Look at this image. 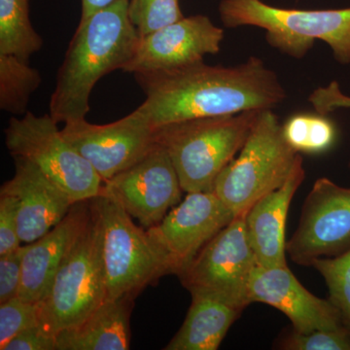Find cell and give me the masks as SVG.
<instances>
[{"label": "cell", "instance_id": "obj_1", "mask_svg": "<svg viewBox=\"0 0 350 350\" xmlns=\"http://www.w3.org/2000/svg\"><path fill=\"white\" fill-rule=\"evenodd\" d=\"M146 96L140 107L154 129L204 117L275 109L287 98L275 71L250 57L234 66L204 61L165 70L135 73Z\"/></svg>", "mask_w": 350, "mask_h": 350}, {"label": "cell", "instance_id": "obj_2", "mask_svg": "<svg viewBox=\"0 0 350 350\" xmlns=\"http://www.w3.org/2000/svg\"><path fill=\"white\" fill-rule=\"evenodd\" d=\"M129 2L116 0L80 20L51 96L50 115L57 123L86 118L94 85L112 71H123L133 59L140 36Z\"/></svg>", "mask_w": 350, "mask_h": 350}, {"label": "cell", "instance_id": "obj_3", "mask_svg": "<svg viewBox=\"0 0 350 350\" xmlns=\"http://www.w3.org/2000/svg\"><path fill=\"white\" fill-rule=\"evenodd\" d=\"M262 110L204 117L155 129L184 192H213L218 175L243 148Z\"/></svg>", "mask_w": 350, "mask_h": 350}, {"label": "cell", "instance_id": "obj_4", "mask_svg": "<svg viewBox=\"0 0 350 350\" xmlns=\"http://www.w3.org/2000/svg\"><path fill=\"white\" fill-rule=\"evenodd\" d=\"M219 14L225 27L265 29L269 45L293 59L305 57L320 40L330 47L338 64H350V7L303 10L271 6L262 0H222Z\"/></svg>", "mask_w": 350, "mask_h": 350}, {"label": "cell", "instance_id": "obj_5", "mask_svg": "<svg viewBox=\"0 0 350 350\" xmlns=\"http://www.w3.org/2000/svg\"><path fill=\"white\" fill-rule=\"evenodd\" d=\"M298 155L273 109L262 110L238 158L218 175L213 192L236 217L245 216L257 200L286 181Z\"/></svg>", "mask_w": 350, "mask_h": 350}, {"label": "cell", "instance_id": "obj_6", "mask_svg": "<svg viewBox=\"0 0 350 350\" xmlns=\"http://www.w3.org/2000/svg\"><path fill=\"white\" fill-rule=\"evenodd\" d=\"M84 229L57 269L49 292L39 301L41 319L55 334L76 325L107 301L103 232L92 206Z\"/></svg>", "mask_w": 350, "mask_h": 350}, {"label": "cell", "instance_id": "obj_7", "mask_svg": "<svg viewBox=\"0 0 350 350\" xmlns=\"http://www.w3.org/2000/svg\"><path fill=\"white\" fill-rule=\"evenodd\" d=\"M103 232V256L107 280V300L135 299L145 287L172 275L148 234L110 196L90 200Z\"/></svg>", "mask_w": 350, "mask_h": 350}, {"label": "cell", "instance_id": "obj_8", "mask_svg": "<svg viewBox=\"0 0 350 350\" xmlns=\"http://www.w3.org/2000/svg\"><path fill=\"white\" fill-rule=\"evenodd\" d=\"M50 114L27 111L11 117L4 130L5 144L13 158L33 163L75 202L100 195L103 180L86 159L64 138Z\"/></svg>", "mask_w": 350, "mask_h": 350}, {"label": "cell", "instance_id": "obj_9", "mask_svg": "<svg viewBox=\"0 0 350 350\" xmlns=\"http://www.w3.org/2000/svg\"><path fill=\"white\" fill-rule=\"evenodd\" d=\"M245 216H238L198 253L178 278L191 295L211 297L245 310L257 260L246 231Z\"/></svg>", "mask_w": 350, "mask_h": 350}, {"label": "cell", "instance_id": "obj_10", "mask_svg": "<svg viewBox=\"0 0 350 350\" xmlns=\"http://www.w3.org/2000/svg\"><path fill=\"white\" fill-rule=\"evenodd\" d=\"M349 248L350 188L321 177L306 196L286 253L297 265L312 267L317 260L338 256Z\"/></svg>", "mask_w": 350, "mask_h": 350}, {"label": "cell", "instance_id": "obj_11", "mask_svg": "<svg viewBox=\"0 0 350 350\" xmlns=\"http://www.w3.org/2000/svg\"><path fill=\"white\" fill-rule=\"evenodd\" d=\"M187 194L159 224L146 230L170 273L177 276L236 218L213 191Z\"/></svg>", "mask_w": 350, "mask_h": 350}, {"label": "cell", "instance_id": "obj_12", "mask_svg": "<svg viewBox=\"0 0 350 350\" xmlns=\"http://www.w3.org/2000/svg\"><path fill=\"white\" fill-rule=\"evenodd\" d=\"M62 133L103 182L138 162L157 144L155 129L142 107L105 125L72 120L64 123Z\"/></svg>", "mask_w": 350, "mask_h": 350}, {"label": "cell", "instance_id": "obj_13", "mask_svg": "<svg viewBox=\"0 0 350 350\" xmlns=\"http://www.w3.org/2000/svg\"><path fill=\"white\" fill-rule=\"evenodd\" d=\"M183 189L167 151L156 146L130 167L103 182L100 194L114 198L149 229L181 202Z\"/></svg>", "mask_w": 350, "mask_h": 350}, {"label": "cell", "instance_id": "obj_14", "mask_svg": "<svg viewBox=\"0 0 350 350\" xmlns=\"http://www.w3.org/2000/svg\"><path fill=\"white\" fill-rule=\"evenodd\" d=\"M224 29L207 16L195 15L140 36L137 50L124 72L137 73L180 68L215 55L224 40Z\"/></svg>", "mask_w": 350, "mask_h": 350}, {"label": "cell", "instance_id": "obj_15", "mask_svg": "<svg viewBox=\"0 0 350 350\" xmlns=\"http://www.w3.org/2000/svg\"><path fill=\"white\" fill-rule=\"evenodd\" d=\"M250 300L280 310L291 321L293 330L300 333L347 328L333 303L310 293L288 266L266 268L257 265L251 275Z\"/></svg>", "mask_w": 350, "mask_h": 350}, {"label": "cell", "instance_id": "obj_16", "mask_svg": "<svg viewBox=\"0 0 350 350\" xmlns=\"http://www.w3.org/2000/svg\"><path fill=\"white\" fill-rule=\"evenodd\" d=\"M14 161L15 174L0 193L17 200L21 241L31 243L59 224L75 202L33 163L23 158Z\"/></svg>", "mask_w": 350, "mask_h": 350}, {"label": "cell", "instance_id": "obj_17", "mask_svg": "<svg viewBox=\"0 0 350 350\" xmlns=\"http://www.w3.org/2000/svg\"><path fill=\"white\" fill-rule=\"evenodd\" d=\"M90 214V200L76 202L59 224L42 238L25 245L21 299L39 303L45 298L57 269L84 229Z\"/></svg>", "mask_w": 350, "mask_h": 350}, {"label": "cell", "instance_id": "obj_18", "mask_svg": "<svg viewBox=\"0 0 350 350\" xmlns=\"http://www.w3.org/2000/svg\"><path fill=\"white\" fill-rule=\"evenodd\" d=\"M306 177L301 154L286 181L257 200L246 213V231L258 266H287L285 228L290 204Z\"/></svg>", "mask_w": 350, "mask_h": 350}, {"label": "cell", "instance_id": "obj_19", "mask_svg": "<svg viewBox=\"0 0 350 350\" xmlns=\"http://www.w3.org/2000/svg\"><path fill=\"white\" fill-rule=\"evenodd\" d=\"M133 298L107 300L86 319L57 334V350L130 349Z\"/></svg>", "mask_w": 350, "mask_h": 350}, {"label": "cell", "instance_id": "obj_20", "mask_svg": "<svg viewBox=\"0 0 350 350\" xmlns=\"http://www.w3.org/2000/svg\"><path fill=\"white\" fill-rule=\"evenodd\" d=\"M192 303L181 328L165 350H216L243 312L211 297L191 295Z\"/></svg>", "mask_w": 350, "mask_h": 350}, {"label": "cell", "instance_id": "obj_21", "mask_svg": "<svg viewBox=\"0 0 350 350\" xmlns=\"http://www.w3.org/2000/svg\"><path fill=\"white\" fill-rule=\"evenodd\" d=\"M43 44L31 25L29 0H0V54L29 62Z\"/></svg>", "mask_w": 350, "mask_h": 350}, {"label": "cell", "instance_id": "obj_22", "mask_svg": "<svg viewBox=\"0 0 350 350\" xmlns=\"http://www.w3.org/2000/svg\"><path fill=\"white\" fill-rule=\"evenodd\" d=\"M42 82L40 72L29 62L0 54V108L14 115L27 112L31 94Z\"/></svg>", "mask_w": 350, "mask_h": 350}, {"label": "cell", "instance_id": "obj_23", "mask_svg": "<svg viewBox=\"0 0 350 350\" xmlns=\"http://www.w3.org/2000/svg\"><path fill=\"white\" fill-rule=\"evenodd\" d=\"M283 137L297 153L322 154L337 142L338 129L328 115L297 113L282 125Z\"/></svg>", "mask_w": 350, "mask_h": 350}, {"label": "cell", "instance_id": "obj_24", "mask_svg": "<svg viewBox=\"0 0 350 350\" xmlns=\"http://www.w3.org/2000/svg\"><path fill=\"white\" fill-rule=\"evenodd\" d=\"M312 267L325 280L329 300L340 310L350 332V248L338 256L317 260Z\"/></svg>", "mask_w": 350, "mask_h": 350}, {"label": "cell", "instance_id": "obj_25", "mask_svg": "<svg viewBox=\"0 0 350 350\" xmlns=\"http://www.w3.org/2000/svg\"><path fill=\"white\" fill-rule=\"evenodd\" d=\"M129 16L139 36L184 18L179 0H130Z\"/></svg>", "mask_w": 350, "mask_h": 350}, {"label": "cell", "instance_id": "obj_26", "mask_svg": "<svg viewBox=\"0 0 350 350\" xmlns=\"http://www.w3.org/2000/svg\"><path fill=\"white\" fill-rule=\"evenodd\" d=\"M42 322L39 303L23 300L20 297L0 304V349L21 332Z\"/></svg>", "mask_w": 350, "mask_h": 350}, {"label": "cell", "instance_id": "obj_27", "mask_svg": "<svg viewBox=\"0 0 350 350\" xmlns=\"http://www.w3.org/2000/svg\"><path fill=\"white\" fill-rule=\"evenodd\" d=\"M278 349L285 350H350V332L347 328L300 333L292 329L280 340Z\"/></svg>", "mask_w": 350, "mask_h": 350}, {"label": "cell", "instance_id": "obj_28", "mask_svg": "<svg viewBox=\"0 0 350 350\" xmlns=\"http://www.w3.org/2000/svg\"><path fill=\"white\" fill-rule=\"evenodd\" d=\"M21 243L17 200L0 193V256L18 250Z\"/></svg>", "mask_w": 350, "mask_h": 350}, {"label": "cell", "instance_id": "obj_29", "mask_svg": "<svg viewBox=\"0 0 350 350\" xmlns=\"http://www.w3.org/2000/svg\"><path fill=\"white\" fill-rule=\"evenodd\" d=\"M25 245L0 256V304L19 297Z\"/></svg>", "mask_w": 350, "mask_h": 350}, {"label": "cell", "instance_id": "obj_30", "mask_svg": "<svg viewBox=\"0 0 350 350\" xmlns=\"http://www.w3.org/2000/svg\"><path fill=\"white\" fill-rule=\"evenodd\" d=\"M2 350H57V335L41 322L21 332Z\"/></svg>", "mask_w": 350, "mask_h": 350}, {"label": "cell", "instance_id": "obj_31", "mask_svg": "<svg viewBox=\"0 0 350 350\" xmlns=\"http://www.w3.org/2000/svg\"><path fill=\"white\" fill-rule=\"evenodd\" d=\"M315 112L329 115L340 109H350V96L345 94L337 81L315 89L308 96Z\"/></svg>", "mask_w": 350, "mask_h": 350}, {"label": "cell", "instance_id": "obj_32", "mask_svg": "<svg viewBox=\"0 0 350 350\" xmlns=\"http://www.w3.org/2000/svg\"><path fill=\"white\" fill-rule=\"evenodd\" d=\"M116 0H81L82 3V11H81V19H87L90 16L93 15L96 11L100 10V9L105 8Z\"/></svg>", "mask_w": 350, "mask_h": 350}, {"label": "cell", "instance_id": "obj_33", "mask_svg": "<svg viewBox=\"0 0 350 350\" xmlns=\"http://www.w3.org/2000/svg\"><path fill=\"white\" fill-rule=\"evenodd\" d=\"M349 172H350V162L349 163Z\"/></svg>", "mask_w": 350, "mask_h": 350}]
</instances>
